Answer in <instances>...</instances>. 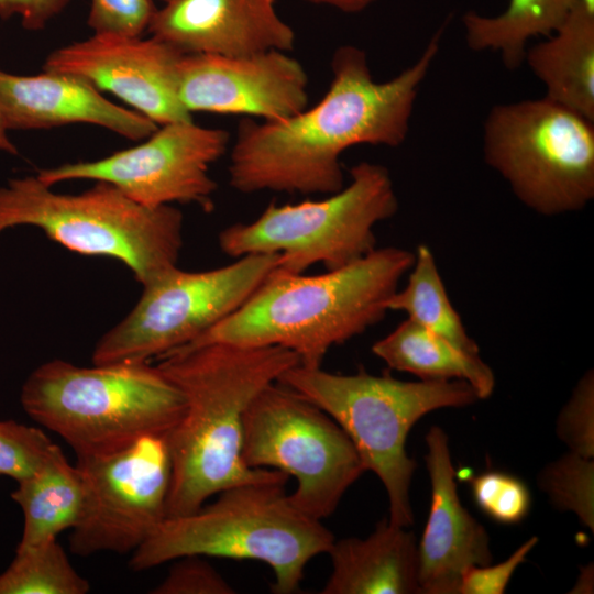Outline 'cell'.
<instances>
[{
  "label": "cell",
  "instance_id": "cell-29",
  "mask_svg": "<svg viewBox=\"0 0 594 594\" xmlns=\"http://www.w3.org/2000/svg\"><path fill=\"white\" fill-rule=\"evenodd\" d=\"M557 435L571 452L594 457V374L588 370L574 387L557 421Z\"/></svg>",
  "mask_w": 594,
  "mask_h": 594
},
{
  "label": "cell",
  "instance_id": "cell-35",
  "mask_svg": "<svg viewBox=\"0 0 594 594\" xmlns=\"http://www.w3.org/2000/svg\"><path fill=\"white\" fill-rule=\"evenodd\" d=\"M0 151L7 152L12 155L18 154V148L14 143L9 139L8 130L3 127L0 120Z\"/></svg>",
  "mask_w": 594,
  "mask_h": 594
},
{
  "label": "cell",
  "instance_id": "cell-6",
  "mask_svg": "<svg viewBox=\"0 0 594 594\" xmlns=\"http://www.w3.org/2000/svg\"><path fill=\"white\" fill-rule=\"evenodd\" d=\"M328 414L352 441L365 471L383 483L389 502V522H414L409 487L417 468L406 452L413 426L428 413L459 408L479 400L465 381H400L387 372L373 375L334 374L300 364L278 380Z\"/></svg>",
  "mask_w": 594,
  "mask_h": 594
},
{
  "label": "cell",
  "instance_id": "cell-15",
  "mask_svg": "<svg viewBox=\"0 0 594 594\" xmlns=\"http://www.w3.org/2000/svg\"><path fill=\"white\" fill-rule=\"evenodd\" d=\"M308 75L288 52L241 56L184 55L179 97L188 112L239 114L278 121L308 106Z\"/></svg>",
  "mask_w": 594,
  "mask_h": 594
},
{
  "label": "cell",
  "instance_id": "cell-4",
  "mask_svg": "<svg viewBox=\"0 0 594 594\" xmlns=\"http://www.w3.org/2000/svg\"><path fill=\"white\" fill-rule=\"evenodd\" d=\"M286 483L232 486L190 514L165 518L132 553L130 568L141 572L187 556L256 560L272 569L273 593L298 592L309 561L336 538L292 503Z\"/></svg>",
  "mask_w": 594,
  "mask_h": 594
},
{
  "label": "cell",
  "instance_id": "cell-3",
  "mask_svg": "<svg viewBox=\"0 0 594 594\" xmlns=\"http://www.w3.org/2000/svg\"><path fill=\"white\" fill-rule=\"evenodd\" d=\"M414 261L415 252L385 246L318 275L276 267L237 311L180 349L209 343L282 346L300 365L321 367L331 348L385 317Z\"/></svg>",
  "mask_w": 594,
  "mask_h": 594
},
{
  "label": "cell",
  "instance_id": "cell-27",
  "mask_svg": "<svg viewBox=\"0 0 594 594\" xmlns=\"http://www.w3.org/2000/svg\"><path fill=\"white\" fill-rule=\"evenodd\" d=\"M470 485L476 506L498 524H518L530 510L529 488L513 474L502 471L483 472L472 477Z\"/></svg>",
  "mask_w": 594,
  "mask_h": 594
},
{
  "label": "cell",
  "instance_id": "cell-9",
  "mask_svg": "<svg viewBox=\"0 0 594 594\" xmlns=\"http://www.w3.org/2000/svg\"><path fill=\"white\" fill-rule=\"evenodd\" d=\"M486 164L542 216L594 198V121L547 97L494 106L483 127Z\"/></svg>",
  "mask_w": 594,
  "mask_h": 594
},
{
  "label": "cell",
  "instance_id": "cell-28",
  "mask_svg": "<svg viewBox=\"0 0 594 594\" xmlns=\"http://www.w3.org/2000/svg\"><path fill=\"white\" fill-rule=\"evenodd\" d=\"M53 444L37 427L0 420V477H10L19 483L31 476Z\"/></svg>",
  "mask_w": 594,
  "mask_h": 594
},
{
  "label": "cell",
  "instance_id": "cell-12",
  "mask_svg": "<svg viewBox=\"0 0 594 594\" xmlns=\"http://www.w3.org/2000/svg\"><path fill=\"white\" fill-rule=\"evenodd\" d=\"M84 506L69 537L79 557L133 553L167 517L172 463L165 435L100 457L77 458Z\"/></svg>",
  "mask_w": 594,
  "mask_h": 594
},
{
  "label": "cell",
  "instance_id": "cell-36",
  "mask_svg": "<svg viewBox=\"0 0 594 594\" xmlns=\"http://www.w3.org/2000/svg\"><path fill=\"white\" fill-rule=\"evenodd\" d=\"M588 8L594 9V0H581Z\"/></svg>",
  "mask_w": 594,
  "mask_h": 594
},
{
  "label": "cell",
  "instance_id": "cell-18",
  "mask_svg": "<svg viewBox=\"0 0 594 594\" xmlns=\"http://www.w3.org/2000/svg\"><path fill=\"white\" fill-rule=\"evenodd\" d=\"M0 120L9 130H43L74 123L105 128L131 141L158 125L109 99L86 80L44 70L16 75L0 69Z\"/></svg>",
  "mask_w": 594,
  "mask_h": 594
},
{
  "label": "cell",
  "instance_id": "cell-26",
  "mask_svg": "<svg viewBox=\"0 0 594 594\" xmlns=\"http://www.w3.org/2000/svg\"><path fill=\"white\" fill-rule=\"evenodd\" d=\"M594 461L574 452L543 468L538 476L540 488L556 508L573 512L592 531L594 529Z\"/></svg>",
  "mask_w": 594,
  "mask_h": 594
},
{
  "label": "cell",
  "instance_id": "cell-21",
  "mask_svg": "<svg viewBox=\"0 0 594 594\" xmlns=\"http://www.w3.org/2000/svg\"><path fill=\"white\" fill-rule=\"evenodd\" d=\"M11 498L23 514V530L18 549L57 539L79 521L84 506V482L57 444L29 477L18 483Z\"/></svg>",
  "mask_w": 594,
  "mask_h": 594
},
{
  "label": "cell",
  "instance_id": "cell-7",
  "mask_svg": "<svg viewBox=\"0 0 594 594\" xmlns=\"http://www.w3.org/2000/svg\"><path fill=\"white\" fill-rule=\"evenodd\" d=\"M21 226L72 252L116 258L142 286L177 266L184 242L179 209L142 206L101 180L80 194H59L37 176L10 179L0 187V237Z\"/></svg>",
  "mask_w": 594,
  "mask_h": 594
},
{
  "label": "cell",
  "instance_id": "cell-17",
  "mask_svg": "<svg viewBox=\"0 0 594 594\" xmlns=\"http://www.w3.org/2000/svg\"><path fill=\"white\" fill-rule=\"evenodd\" d=\"M426 442L431 504L418 544L419 585L424 594H458L466 569L491 564L490 538L460 502L446 432L433 426Z\"/></svg>",
  "mask_w": 594,
  "mask_h": 594
},
{
  "label": "cell",
  "instance_id": "cell-2",
  "mask_svg": "<svg viewBox=\"0 0 594 594\" xmlns=\"http://www.w3.org/2000/svg\"><path fill=\"white\" fill-rule=\"evenodd\" d=\"M158 360L157 367L185 400L180 419L165 435L172 463L167 517L190 514L232 486L288 481L279 471L248 466L241 448L245 409L264 387L300 364L294 352L209 343Z\"/></svg>",
  "mask_w": 594,
  "mask_h": 594
},
{
  "label": "cell",
  "instance_id": "cell-8",
  "mask_svg": "<svg viewBox=\"0 0 594 594\" xmlns=\"http://www.w3.org/2000/svg\"><path fill=\"white\" fill-rule=\"evenodd\" d=\"M398 210L388 169L360 162L350 183L319 200L270 204L252 222L234 223L218 237L220 250L239 258L279 255L277 268L300 274L321 264L326 271L349 265L376 249L374 227Z\"/></svg>",
  "mask_w": 594,
  "mask_h": 594
},
{
  "label": "cell",
  "instance_id": "cell-11",
  "mask_svg": "<svg viewBox=\"0 0 594 594\" xmlns=\"http://www.w3.org/2000/svg\"><path fill=\"white\" fill-rule=\"evenodd\" d=\"M278 260L250 254L213 270L169 268L144 285L133 309L99 339L92 364L144 363L194 342L237 311Z\"/></svg>",
  "mask_w": 594,
  "mask_h": 594
},
{
  "label": "cell",
  "instance_id": "cell-33",
  "mask_svg": "<svg viewBox=\"0 0 594 594\" xmlns=\"http://www.w3.org/2000/svg\"><path fill=\"white\" fill-rule=\"evenodd\" d=\"M70 0H0V18L16 16L29 31H41L62 13Z\"/></svg>",
  "mask_w": 594,
  "mask_h": 594
},
{
  "label": "cell",
  "instance_id": "cell-13",
  "mask_svg": "<svg viewBox=\"0 0 594 594\" xmlns=\"http://www.w3.org/2000/svg\"><path fill=\"white\" fill-rule=\"evenodd\" d=\"M158 127L136 146L97 161L41 169L36 176L50 187L77 179L107 182L148 208L177 202L212 211L218 186L209 170L226 154L229 132L193 120Z\"/></svg>",
  "mask_w": 594,
  "mask_h": 594
},
{
  "label": "cell",
  "instance_id": "cell-24",
  "mask_svg": "<svg viewBox=\"0 0 594 594\" xmlns=\"http://www.w3.org/2000/svg\"><path fill=\"white\" fill-rule=\"evenodd\" d=\"M403 289L387 302L388 311H403L407 319L450 341L458 348L479 354L477 343L469 336L460 315L448 296L432 251L419 244Z\"/></svg>",
  "mask_w": 594,
  "mask_h": 594
},
{
  "label": "cell",
  "instance_id": "cell-19",
  "mask_svg": "<svg viewBox=\"0 0 594 594\" xmlns=\"http://www.w3.org/2000/svg\"><path fill=\"white\" fill-rule=\"evenodd\" d=\"M327 553L331 572L322 594L421 593L415 535L388 519L364 539H334Z\"/></svg>",
  "mask_w": 594,
  "mask_h": 594
},
{
  "label": "cell",
  "instance_id": "cell-20",
  "mask_svg": "<svg viewBox=\"0 0 594 594\" xmlns=\"http://www.w3.org/2000/svg\"><path fill=\"white\" fill-rule=\"evenodd\" d=\"M548 99L594 121V9L579 0L565 21L524 57Z\"/></svg>",
  "mask_w": 594,
  "mask_h": 594
},
{
  "label": "cell",
  "instance_id": "cell-23",
  "mask_svg": "<svg viewBox=\"0 0 594 594\" xmlns=\"http://www.w3.org/2000/svg\"><path fill=\"white\" fill-rule=\"evenodd\" d=\"M579 0H509L498 15L466 12L462 18L468 46L498 53L508 69L524 63L528 40L549 36L568 18Z\"/></svg>",
  "mask_w": 594,
  "mask_h": 594
},
{
  "label": "cell",
  "instance_id": "cell-34",
  "mask_svg": "<svg viewBox=\"0 0 594 594\" xmlns=\"http://www.w3.org/2000/svg\"><path fill=\"white\" fill-rule=\"evenodd\" d=\"M304 2L322 6L337 11L354 14L360 13L371 7L376 0H301Z\"/></svg>",
  "mask_w": 594,
  "mask_h": 594
},
{
  "label": "cell",
  "instance_id": "cell-10",
  "mask_svg": "<svg viewBox=\"0 0 594 594\" xmlns=\"http://www.w3.org/2000/svg\"><path fill=\"white\" fill-rule=\"evenodd\" d=\"M241 454L252 469L276 470L296 481L288 494L304 514L322 520L365 472L352 441L322 409L274 382L243 415Z\"/></svg>",
  "mask_w": 594,
  "mask_h": 594
},
{
  "label": "cell",
  "instance_id": "cell-1",
  "mask_svg": "<svg viewBox=\"0 0 594 594\" xmlns=\"http://www.w3.org/2000/svg\"><path fill=\"white\" fill-rule=\"evenodd\" d=\"M444 25L419 58L389 80H374L364 50L342 45L331 58L328 90L315 106L278 121L244 117L230 150V186L242 194L327 196L345 185L344 151L361 144L402 145Z\"/></svg>",
  "mask_w": 594,
  "mask_h": 594
},
{
  "label": "cell",
  "instance_id": "cell-32",
  "mask_svg": "<svg viewBox=\"0 0 594 594\" xmlns=\"http://www.w3.org/2000/svg\"><path fill=\"white\" fill-rule=\"evenodd\" d=\"M537 543L538 537L534 536L498 564L470 566L462 574L459 594H503L517 566Z\"/></svg>",
  "mask_w": 594,
  "mask_h": 594
},
{
  "label": "cell",
  "instance_id": "cell-30",
  "mask_svg": "<svg viewBox=\"0 0 594 594\" xmlns=\"http://www.w3.org/2000/svg\"><path fill=\"white\" fill-rule=\"evenodd\" d=\"M156 10L153 0H90L87 24L94 34L140 37Z\"/></svg>",
  "mask_w": 594,
  "mask_h": 594
},
{
  "label": "cell",
  "instance_id": "cell-31",
  "mask_svg": "<svg viewBox=\"0 0 594 594\" xmlns=\"http://www.w3.org/2000/svg\"><path fill=\"white\" fill-rule=\"evenodd\" d=\"M166 578L153 587L152 594H234L228 581L200 556L176 559Z\"/></svg>",
  "mask_w": 594,
  "mask_h": 594
},
{
  "label": "cell",
  "instance_id": "cell-5",
  "mask_svg": "<svg viewBox=\"0 0 594 594\" xmlns=\"http://www.w3.org/2000/svg\"><path fill=\"white\" fill-rule=\"evenodd\" d=\"M20 403L77 458L111 454L143 437L166 435L185 409L180 391L148 362L86 367L51 360L28 376Z\"/></svg>",
  "mask_w": 594,
  "mask_h": 594
},
{
  "label": "cell",
  "instance_id": "cell-16",
  "mask_svg": "<svg viewBox=\"0 0 594 594\" xmlns=\"http://www.w3.org/2000/svg\"><path fill=\"white\" fill-rule=\"evenodd\" d=\"M148 32L184 55L289 52L296 41L275 0H165Z\"/></svg>",
  "mask_w": 594,
  "mask_h": 594
},
{
  "label": "cell",
  "instance_id": "cell-25",
  "mask_svg": "<svg viewBox=\"0 0 594 594\" xmlns=\"http://www.w3.org/2000/svg\"><path fill=\"white\" fill-rule=\"evenodd\" d=\"M88 580L72 565L57 539L15 550L0 573V594H86Z\"/></svg>",
  "mask_w": 594,
  "mask_h": 594
},
{
  "label": "cell",
  "instance_id": "cell-14",
  "mask_svg": "<svg viewBox=\"0 0 594 594\" xmlns=\"http://www.w3.org/2000/svg\"><path fill=\"white\" fill-rule=\"evenodd\" d=\"M184 54L150 38L94 34L53 51L43 69L79 77L108 91L157 125L191 121L179 97Z\"/></svg>",
  "mask_w": 594,
  "mask_h": 594
},
{
  "label": "cell",
  "instance_id": "cell-22",
  "mask_svg": "<svg viewBox=\"0 0 594 594\" xmlns=\"http://www.w3.org/2000/svg\"><path fill=\"white\" fill-rule=\"evenodd\" d=\"M372 352L389 369L424 381H465L479 399L490 397L495 387L494 373L479 354L458 348L409 319L377 340Z\"/></svg>",
  "mask_w": 594,
  "mask_h": 594
}]
</instances>
